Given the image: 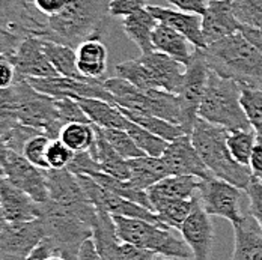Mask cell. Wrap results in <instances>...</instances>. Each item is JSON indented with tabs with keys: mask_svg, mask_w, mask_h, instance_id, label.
Returning a JSON list of instances; mask_svg holds the SVG:
<instances>
[{
	"mask_svg": "<svg viewBox=\"0 0 262 260\" xmlns=\"http://www.w3.org/2000/svg\"><path fill=\"white\" fill-rule=\"evenodd\" d=\"M36 134H44L42 131L36 130V128H32V127H27L25 124L18 122V125L15 128H12V131L8 134L5 143H6V148L12 152H17V154H23V149H25V145L27 143L29 138H32L33 135Z\"/></svg>",
	"mask_w": 262,
	"mask_h": 260,
	"instance_id": "cell-47",
	"label": "cell"
},
{
	"mask_svg": "<svg viewBox=\"0 0 262 260\" xmlns=\"http://www.w3.org/2000/svg\"><path fill=\"white\" fill-rule=\"evenodd\" d=\"M56 105L59 111V121L65 127L68 124H92L88 114L83 111L80 104L73 98H56Z\"/></svg>",
	"mask_w": 262,
	"mask_h": 260,
	"instance_id": "cell-45",
	"label": "cell"
},
{
	"mask_svg": "<svg viewBox=\"0 0 262 260\" xmlns=\"http://www.w3.org/2000/svg\"><path fill=\"white\" fill-rule=\"evenodd\" d=\"M79 260H104L97 251V247L92 238L83 242L79 251Z\"/></svg>",
	"mask_w": 262,
	"mask_h": 260,
	"instance_id": "cell-58",
	"label": "cell"
},
{
	"mask_svg": "<svg viewBox=\"0 0 262 260\" xmlns=\"http://www.w3.org/2000/svg\"><path fill=\"white\" fill-rule=\"evenodd\" d=\"M158 20L145 8L122 20V30L131 41L140 49L142 54L156 52L152 45V32L157 27Z\"/></svg>",
	"mask_w": 262,
	"mask_h": 260,
	"instance_id": "cell-29",
	"label": "cell"
},
{
	"mask_svg": "<svg viewBox=\"0 0 262 260\" xmlns=\"http://www.w3.org/2000/svg\"><path fill=\"white\" fill-rule=\"evenodd\" d=\"M116 77L124 78L140 89H160L157 81L154 80L152 74L146 68V65L139 59L134 60H124L115 66Z\"/></svg>",
	"mask_w": 262,
	"mask_h": 260,
	"instance_id": "cell-37",
	"label": "cell"
},
{
	"mask_svg": "<svg viewBox=\"0 0 262 260\" xmlns=\"http://www.w3.org/2000/svg\"><path fill=\"white\" fill-rule=\"evenodd\" d=\"M94 127L97 131V140H95L94 148L89 151V154L101 166V172H104L116 179H121V181H130L131 167L128 159L122 158L113 149V146L103 135L100 127H97V125H94Z\"/></svg>",
	"mask_w": 262,
	"mask_h": 260,
	"instance_id": "cell-27",
	"label": "cell"
},
{
	"mask_svg": "<svg viewBox=\"0 0 262 260\" xmlns=\"http://www.w3.org/2000/svg\"><path fill=\"white\" fill-rule=\"evenodd\" d=\"M112 218L121 241L143 250H149L156 254L193 259V253L188 245L184 241L175 238L169 227L158 226L142 218H131L122 215H112Z\"/></svg>",
	"mask_w": 262,
	"mask_h": 260,
	"instance_id": "cell-7",
	"label": "cell"
},
{
	"mask_svg": "<svg viewBox=\"0 0 262 260\" xmlns=\"http://www.w3.org/2000/svg\"><path fill=\"white\" fill-rule=\"evenodd\" d=\"M67 3L68 0H32L35 9L44 17H53L59 14L67 6Z\"/></svg>",
	"mask_w": 262,
	"mask_h": 260,
	"instance_id": "cell-54",
	"label": "cell"
},
{
	"mask_svg": "<svg viewBox=\"0 0 262 260\" xmlns=\"http://www.w3.org/2000/svg\"><path fill=\"white\" fill-rule=\"evenodd\" d=\"M67 169L74 175H91L94 172H101V166L92 158L88 151L76 152Z\"/></svg>",
	"mask_w": 262,
	"mask_h": 260,
	"instance_id": "cell-49",
	"label": "cell"
},
{
	"mask_svg": "<svg viewBox=\"0 0 262 260\" xmlns=\"http://www.w3.org/2000/svg\"><path fill=\"white\" fill-rule=\"evenodd\" d=\"M44 175L49 188V200L70 209L94 229L98 220V209L83 191L77 176L68 169H47Z\"/></svg>",
	"mask_w": 262,
	"mask_h": 260,
	"instance_id": "cell-8",
	"label": "cell"
},
{
	"mask_svg": "<svg viewBox=\"0 0 262 260\" xmlns=\"http://www.w3.org/2000/svg\"><path fill=\"white\" fill-rule=\"evenodd\" d=\"M76 152H73L62 140L56 138L52 140L47 149V162H49V169L54 170H60V169H67L68 164L71 162L73 156Z\"/></svg>",
	"mask_w": 262,
	"mask_h": 260,
	"instance_id": "cell-46",
	"label": "cell"
},
{
	"mask_svg": "<svg viewBox=\"0 0 262 260\" xmlns=\"http://www.w3.org/2000/svg\"><path fill=\"white\" fill-rule=\"evenodd\" d=\"M202 53L208 68L220 77L262 89V53L241 32L212 42Z\"/></svg>",
	"mask_w": 262,
	"mask_h": 260,
	"instance_id": "cell-2",
	"label": "cell"
},
{
	"mask_svg": "<svg viewBox=\"0 0 262 260\" xmlns=\"http://www.w3.org/2000/svg\"><path fill=\"white\" fill-rule=\"evenodd\" d=\"M226 141H228V148L232 158L238 164L249 167L250 156L256 145V132L253 130L229 131Z\"/></svg>",
	"mask_w": 262,
	"mask_h": 260,
	"instance_id": "cell-38",
	"label": "cell"
},
{
	"mask_svg": "<svg viewBox=\"0 0 262 260\" xmlns=\"http://www.w3.org/2000/svg\"><path fill=\"white\" fill-rule=\"evenodd\" d=\"M208 74L210 68L205 62L204 53L201 49H194L190 62L185 65L183 86L177 95L181 107V127L188 135L199 119V107L207 89Z\"/></svg>",
	"mask_w": 262,
	"mask_h": 260,
	"instance_id": "cell-10",
	"label": "cell"
},
{
	"mask_svg": "<svg viewBox=\"0 0 262 260\" xmlns=\"http://www.w3.org/2000/svg\"><path fill=\"white\" fill-rule=\"evenodd\" d=\"M77 68L88 78L101 80L107 69V49L101 39H88L76 49Z\"/></svg>",
	"mask_w": 262,
	"mask_h": 260,
	"instance_id": "cell-32",
	"label": "cell"
},
{
	"mask_svg": "<svg viewBox=\"0 0 262 260\" xmlns=\"http://www.w3.org/2000/svg\"><path fill=\"white\" fill-rule=\"evenodd\" d=\"M151 39H152V45L156 52L164 53L173 57L175 60L181 62L183 65H187L190 62L194 52L190 49V41L185 36L178 33L177 30H173L172 27L161 25V23H158L157 27L154 29Z\"/></svg>",
	"mask_w": 262,
	"mask_h": 260,
	"instance_id": "cell-30",
	"label": "cell"
},
{
	"mask_svg": "<svg viewBox=\"0 0 262 260\" xmlns=\"http://www.w3.org/2000/svg\"><path fill=\"white\" fill-rule=\"evenodd\" d=\"M241 105L256 137L262 138V90L241 84Z\"/></svg>",
	"mask_w": 262,
	"mask_h": 260,
	"instance_id": "cell-39",
	"label": "cell"
},
{
	"mask_svg": "<svg viewBox=\"0 0 262 260\" xmlns=\"http://www.w3.org/2000/svg\"><path fill=\"white\" fill-rule=\"evenodd\" d=\"M15 81H18V76L9 56L0 57V89L11 87Z\"/></svg>",
	"mask_w": 262,
	"mask_h": 260,
	"instance_id": "cell-53",
	"label": "cell"
},
{
	"mask_svg": "<svg viewBox=\"0 0 262 260\" xmlns=\"http://www.w3.org/2000/svg\"><path fill=\"white\" fill-rule=\"evenodd\" d=\"M18 119L14 113L11 111H0V162L3 166V162L6 161L9 149L6 148V137L8 134L12 131V128H15L18 125Z\"/></svg>",
	"mask_w": 262,
	"mask_h": 260,
	"instance_id": "cell-50",
	"label": "cell"
},
{
	"mask_svg": "<svg viewBox=\"0 0 262 260\" xmlns=\"http://www.w3.org/2000/svg\"><path fill=\"white\" fill-rule=\"evenodd\" d=\"M112 0H68L56 15L46 17L32 36L77 49L88 39L104 33Z\"/></svg>",
	"mask_w": 262,
	"mask_h": 260,
	"instance_id": "cell-1",
	"label": "cell"
},
{
	"mask_svg": "<svg viewBox=\"0 0 262 260\" xmlns=\"http://www.w3.org/2000/svg\"><path fill=\"white\" fill-rule=\"evenodd\" d=\"M104 87L119 107L152 114L170 124L181 125V107L175 93L163 89H140L121 77L104 80Z\"/></svg>",
	"mask_w": 262,
	"mask_h": 260,
	"instance_id": "cell-5",
	"label": "cell"
},
{
	"mask_svg": "<svg viewBox=\"0 0 262 260\" xmlns=\"http://www.w3.org/2000/svg\"><path fill=\"white\" fill-rule=\"evenodd\" d=\"M161 161L164 162L170 176H198L201 179L212 176L193 146L191 137L188 134L169 141L164 154L161 155Z\"/></svg>",
	"mask_w": 262,
	"mask_h": 260,
	"instance_id": "cell-16",
	"label": "cell"
},
{
	"mask_svg": "<svg viewBox=\"0 0 262 260\" xmlns=\"http://www.w3.org/2000/svg\"><path fill=\"white\" fill-rule=\"evenodd\" d=\"M244 191L249 197V214L255 218V221L262 229V182L253 178Z\"/></svg>",
	"mask_w": 262,
	"mask_h": 260,
	"instance_id": "cell-48",
	"label": "cell"
},
{
	"mask_svg": "<svg viewBox=\"0 0 262 260\" xmlns=\"http://www.w3.org/2000/svg\"><path fill=\"white\" fill-rule=\"evenodd\" d=\"M140 60L146 65V68L149 69L154 80L157 81L160 89L178 95L183 86L185 65L160 52L142 54Z\"/></svg>",
	"mask_w": 262,
	"mask_h": 260,
	"instance_id": "cell-24",
	"label": "cell"
},
{
	"mask_svg": "<svg viewBox=\"0 0 262 260\" xmlns=\"http://www.w3.org/2000/svg\"><path fill=\"white\" fill-rule=\"evenodd\" d=\"M234 239L231 260H262V229L250 214L234 224Z\"/></svg>",
	"mask_w": 262,
	"mask_h": 260,
	"instance_id": "cell-26",
	"label": "cell"
},
{
	"mask_svg": "<svg viewBox=\"0 0 262 260\" xmlns=\"http://www.w3.org/2000/svg\"><path fill=\"white\" fill-rule=\"evenodd\" d=\"M3 178H6V176H5V169H3V166H2V162H0V181H2Z\"/></svg>",
	"mask_w": 262,
	"mask_h": 260,
	"instance_id": "cell-62",
	"label": "cell"
},
{
	"mask_svg": "<svg viewBox=\"0 0 262 260\" xmlns=\"http://www.w3.org/2000/svg\"><path fill=\"white\" fill-rule=\"evenodd\" d=\"M244 38L253 44L259 52L262 53V27H249V26H241V30H239Z\"/></svg>",
	"mask_w": 262,
	"mask_h": 260,
	"instance_id": "cell-57",
	"label": "cell"
},
{
	"mask_svg": "<svg viewBox=\"0 0 262 260\" xmlns=\"http://www.w3.org/2000/svg\"><path fill=\"white\" fill-rule=\"evenodd\" d=\"M39 220L56 253L67 260H79L80 248L84 241L92 238L94 229L79 215L52 200L41 203Z\"/></svg>",
	"mask_w": 262,
	"mask_h": 260,
	"instance_id": "cell-6",
	"label": "cell"
},
{
	"mask_svg": "<svg viewBox=\"0 0 262 260\" xmlns=\"http://www.w3.org/2000/svg\"><path fill=\"white\" fill-rule=\"evenodd\" d=\"M198 199L211 217H222L234 224L241 223L246 215L243 214V190L232 183L226 182L220 178L210 176L207 179H201Z\"/></svg>",
	"mask_w": 262,
	"mask_h": 260,
	"instance_id": "cell-11",
	"label": "cell"
},
{
	"mask_svg": "<svg viewBox=\"0 0 262 260\" xmlns=\"http://www.w3.org/2000/svg\"><path fill=\"white\" fill-rule=\"evenodd\" d=\"M101 132L107 138V141L113 146V149L125 159H133L139 156L146 155L143 151L137 148L134 140L130 137V134L124 130H116V128H101Z\"/></svg>",
	"mask_w": 262,
	"mask_h": 260,
	"instance_id": "cell-42",
	"label": "cell"
},
{
	"mask_svg": "<svg viewBox=\"0 0 262 260\" xmlns=\"http://www.w3.org/2000/svg\"><path fill=\"white\" fill-rule=\"evenodd\" d=\"M6 224H8V221H6V218H5V214H3L2 206H0V234H2V232H3V229L6 227Z\"/></svg>",
	"mask_w": 262,
	"mask_h": 260,
	"instance_id": "cell-60",
	"label": "cell"
},
{
	"mask_svg": "<svg viewBox=\"0 0 262 260\" xmlns=\"http://www.w3.org/2000/svg\"><path fill=\"white\" fill-rule=\"evenodd\" d=\"M184 242L193 253V260H210L214 244V226L211 215L202 208L199 199L191 214L180 227Z\"/></svg>",
	"mask_w": 262,
	"mask_h": 260,
	"instance_id": "cell-19",
	"label": "cell"
},
{
	"mask_svg": "<svg viewBox=\"0 0 262 260\" xmlns=\"http://www.w3.org/2000/svg\"><path fill=\"white\" fill-rule=\"evenodd\" d=\"M148 0H112L108 6V14L112 17H128L131 14L145 9Z\"/></svg>",
	"mask_w": 262,
	"mask_h": 260,
	"instance_id": "cell-51",
	"label": "cell"
},
{
	"mask_svg": "<svg viewBox=\"0 0 262 260\" xmlns=\"http://www.w3.org/2000/svg\"><path fill=\"white\" fill-rule=\"evenodd\" d=\"M76 101L88 114L91 122L100 128H116L125 131L130 122V119L115 103H108L98 98H77Z\"/></svg>",
	"mask_w": 262,
	"mask_h": 260,
	"instance_id": "cell-28",
	"label": "cell"
},
{
	"mask_svg": "<svg viewBox=\"0 0 262 260\" xmlns=\"http://www.w3.org/2000/svg\"><path fill=\"white\" fill-rule=\"evenodd\" d=\"M199 117L228 131L252 130L241 105V84L210 69Z\"/></svg>",
	"mask_w": 262,
	"mask_h": 260,
	"instance_id": "cell-4",
	"label": "cell"
},
{
	"mask_svg": "<svg viewBox=\"0 0 262 260\" xmlns=\"http://www.w3.org/2000/svg\"><path fill=\"white\" fill-rule=\"evenodd\" d=\"M0 206L8 223L33 221L41 217V203L6 178L0 181Z\"/></svg>",
	"mask_w": 262,
	"mask_h": 260,
	"instance_id": "cell-21",
	"label": "cell"
},
{
	"mask_svg": "<svg viewBox=\"0 0 262 260\" xmlns=\"http://www.w3.org/2000/svg\"><path fill=\"white\" fill-rule=\"evenodd\" d=\"M89 176L94 178L105 190H108V191H112V193H115V194H118V196H121L124 199H128V200L140 205V206H145V208L152 210V206H151V202H149V197H148L146 191L136 190V188L130 186V183L127 182V181L116 179V178L107 175L104 172H94Z\"/></svg>",
	"mask_w": 262,
	"mask_h": 260,
	"instance_id": "cell-36",
	"label": "cell"
},
{
	"mask_svg": "<svg viewBox=\"0 0 262 260\" xmlns=\"http://www.w3.org/2000/svg\"><path fill=\"white\" fill-rule=\"evenodd\" d=\"M261 90H262V89H261Z\"/></svg>",
	"mask_w": 262,
	"mask_h": 260,
	"instance_id": "cell-64",
	"label": "cell"
},
{
	"mask_svg": "<svg viewBox=\"0 0 262 260\" xmlns=\"http://www.w3.org/2000/svg\"><path fill=\"white\" fill-rule=\"evenodd\" d=\"M236 20L243 26L262 27V0H231Z\"/></svg>",
	"mask_w": 262,
	"mask_h": 260,
	"instance_id": "cell-43",
	"label": "cell"
},
{
	"mask_svg": "<svg viewBox=\"0 0 262 260\" xmlns=\"http://www.w3.org/2000/svg\"><path fill=\"white\" fill-rule=\"evenodd\" d=\"M44 260H67L65 257H62V256H59V254H53L50 257H47V259Z\"/></svg>",
	"mask_w": 262,
	"mask_h": 260,
	"instance_id": "cell-61",
	"label": "cell"
},
{
	"mask_svg": "<svg viewBox=\"0 0 262 260\" xmlns=\"http://www.w3.org/2000/svg\"><path fill=\"white\" fill-rule=\"evenodd\" d=\"M151 260H193V259H181V257H172V256H164V254H156Z\"/></svg>",
	"mask_w": 262,
	"mask_h": 260,
	"instance_id": "cell-59",
	"label": "cell"
},
{
	"mask_svg": "<svg viewBox=\"0 0 262 260\" xmlns=\"http://www.w3.org/2000/svg\"><path fill=\"white\" fill-rule=\"evenodd\" d=\"M207 2H211V0H207Z\"/></svg>",
	"mask_w": 262,
	"mask_h": 260,
	"instance_id": "cell-63",
	"label": "cell"
},
{
	"mask_svg": "<svg viewBox=\"0 0 262 260\" xmlns=\"http://www.w3.org/2000/svg\"><path fill=\"white\" fill-rule=\"evenodd\" d=\"M92 239L97 251L104 260H151L156 256V253L149 250L121 241L112 215L103 210H98V220L94 226Z\"/></svg>",
	"mask_w": 262,
	"mask_h": 260,
	"instance_id": "cell-13",
	"label": "cell"
},
{
	"mask_svg": "<svg viewBox=\"0 0 262 260\" xmlns=\"http://www.w3.org/2000/svg\"><path fill=\"white\" fill-rule=\"evenodd\" d=\"M196 202H198V197L188 199V200H175L161 206L156 214L160 218V221L169 229H180L181 224L187 220V217L191 214Z\"/></svg>",
	"mask_w": 262,
	"mask_h": 260,
	"instance_id": "cell-41",
	"label": "cell"
},
{
	"mask_svg": "<svg viewBox=\"0 0 262 260\" xmlns=\"http://www.w3.org/2000/svg\"><path fill=\"white\" fill-rule=\"evenodd\" d=\"M50 141H52V138L47 137L46 134H36L27 140L21 155L25 156L27 161H30L33 166H36L42 170H47L49 169L47 149H49Z\"/></svg>",
	"mask_w": 262,
	"mask_h": 260,
	"instance_id": "cell-44",
	"label": "cell"
},
{
	"mask_svg": "<svg viewBox=\"0 0 262 260\" xmlns=\"http://www.w3.org/2000/svg\"><path fill=\"white\" fill-rule=\"evenodd\" d=\"M128 162L131 167V178L127 182L136 190L146 191L154 183L170 176L164 162L161 161V156L156 158V156L143 155L128 159Z\"/></svg>",
	"mask_w": 262,
	"mask_h": 260,
	"instance_id": "cell-31",
	"label": "cell"
},
{
	"mask_svg": "<svg viewBox=\"0 0 262 260\" xmlns=\"http://www.w3.org/2000/svg\"><path fill=\"white\" fill-rule=\"evenodd\" d=\"M59 140H62L73 152H83V151H91L95 145L97 140V131L94 124H68L65 125Z\"/></svg>",
	"mask_w": 262,
	"mask_h": 260,
	"instance_id": "cell-35",
	"label": "cell"
},
{
	"mask_svg": "<svg viewBox=\"0 0 262 260\" xmlns=\"http://www.w3.org/2000/svg\"><path fill=\"white\" fill-rule=\"evenodd\" d=\"M42 49L59 76L83 80V81H95L94 78H88L80 74L79 68H77L76 49L63 45V44L52 42V41H46V39H42Z\"/></svg>",
	"mask_w": 262,
	"mask_h": 260,
	"instance_id": "cell-33",
	"label": "cell"
},
{
	"mask_svg": "<svg viewBox=\"0 0 262 260\" xmlns=\"http://www.w3.org/2000/svg\"><path fill=\"white\" fill-rule=\"evenodd\" d=\"M15 114L21 124L42 131L52 140L59 138L63 128L59 121L56 98L38 92L27 80H21V98Z\"/></svg>",
	"mask_w": 262,
	"mask_h": 260,
	"instance_id": "cell-9",
	"label": "cell"
},
{
	"mask_svg": "<svg viewBox=\"0 0 262 260\" xmlns=\"http://www.w3.org/2000/svg\"><path fill=\"white\" fill-rule=\"evenodd\" d=\"M15 66L18 80L46 78L59 76L42 49V39L26 36L14 54L9 56Z\"/></svg>",
	"mask_w": 262,
	"mask_h": 260,
	"instance_id": "cell-18",
	"label": "cell"
},
{
	"mask_svg": "<svg viewBox=\"0 0 262 260\" xmlns=\"http://www.w3.org/2000/svg\"><path fill=\"white\" fill-rule=\"evenodd\" d=\"M30 3L32 0H0V27L25 38L32 36L41 21L30 14Z\"/></svg>",
	"mask_w": 262,
	"mask_h": 260,
	"instance_id": "cell-25",
	"label": "cell"
},
{
	"mask_svg": "<svg viewBox=\"0 0 262 260\" xmlns=\"http://www.w3.org/2000/svg\"><path fill=\"white\" fill-rule=\"evenodd\" d=\"M146 9L157 18L158 23L172 27L173 30L185 36L194 49H207L202 33V15L154 5H148Z\"/></svg>",
	"mask_w": 262,
	"mask_h": 260,
	"instance_id": "cell-22",
	"label": "cell"
},
{
	"mask_svg": "<svg viewBox=\"0 0 262 260\" xmlns=\"http://www.w3.org/2000/svg\"><path fill=\"white\" fill-rule=\"evenodd\" d=\"M249 169L252 172V176L262 182V138L259 137H256V145H255L252 156H250Z\"/></svg>",
	"mask_w": 262,
	"mask_h": 260,
	"instance_id": "cell-56",
	"label": "cell"
},
{
	"mask_svg": "<svg viewBox=\"0 0 262 260\" xmlns=\"http://www.w3.org/2000/svg\"><path fill=\"white\" fill-rule=\"evenodd\" d=\"M172 6H175L178 11L183 12H193V14H199L204 15V12L207 11V0H167Z\"/></svg>",
	"mask_w": 262,
	"mask_h": 260,
	"instance_id": "cell-55",
	"label": "cell"
},
{
	"mask_svg": "<svg viewBox=\"0 0 262 260\" xmlns=\"http://www.w3.org/2000/svg\"><path fill=\"white\" fill-rule=\"evenodd\" d=\"M5 176L17 188L27 193L38 203H46L49 200V188L44 170L33 166L25 156L9 151L6 161L3 162Z\"/></svg>",
	"mask_w": 262,
	"mask_h": 260,
	"instance_id": "cell-17",
	"label": "cell"
},
{
	"mask_svg": "<svg viewBox=\"0 0 262 260\" xmlns=\"http://www.w3.org/2000/svg\"><path fill=\"white\" fill-rule=\"evenodd\" d=\"M201 178L198 176H167L146 190L152 210L175 200H188L198 197Z\"/></svg>",
	"mask_w": 262,
	"mask_h": 260,
	"instance_id": "cell-23",
	"label": "cell"
},
{
	"mask_svg": "<svg viewBox=\"0 0 262 260\" xmlns=\"http://www.w3.org/2000/svg\"><path fill=\"white\" fill-rule=\"evenodd\" d=\"M23 39H25V36L0 27V57L14 54Z\"/></svg>",
	"mask_w": 262,
	"mask_h": 260,
	"instance_id": "cell-52",
	"label": "cell"
},
{
	"mask_svg": "<svg viewBox=\"0 0 262 260\" xmlns=\"http://www.w3.org/2000/svg\"><path fill=\"white\" fill-rule=\"evenodd\" d=\"M76 176L79 179L83 191L86 193V196L89 197L92 205L98 210L107 212L110 215H122V217H131V218H142V220L151 221V223L158 224V226H164L160 221L157 214L152 212L151 209L140 206V205L131 202L128 199H124V197H121V196L105 190L94 178H91L89 175H76ZM164 227H167V226H164Z\"/></svg>",
	"mask_w": 262,
	"mask_h": 260,
	"instance_id": "cell-12",
	"label": "cell"
},
{
	"mask_svg": "<svg viewBox=\"0 0 262 260\" xmlns=\"http://www.w3.org/2000/svg\"><path fill=\"white\" fill-rule=\"evenodd\" d=\"M228 134V130L199 117L190 137L212 176L246 190L253 176L249 167L238 164L232 158L226 141Z\"/></svg>",
	"mask_w": 262,
	"mask_h": 260,
	"instance_id": "cell-3",
	"label": "cell"
},
{
	"mask_svg": "<svg viewBox=\"0 0 262 260\" xmlns=\"http://www.w3.org/2000/svg\"><path fill=\"white\" fill-rule=\"evenodd\" d=\"M241 23L236 20L231 0H211L207 5V11L202 15V33L205 44L212 42L238 33Z\"/></svg>",
	"mask_w": 262,
	"mask_h": 260,
	"instance_id": "cell-20",
	"label": "cell"
},
{
	"mask_svg": "<svg viewBox=\"0 0 262 260\" xmlns=\"http://www.w3.org/2000/svg\"><path fill=\"white\" fill-rule=\"evenodd\" d=\"M27 81L38 92L50 95L53 98H98L113 103V97L104 87L103 80L83 81L76 78L54 76L46 78H27Z\"/></svg>",
	"mask_w": 262,
	"mask_h": 260,
	"instance_id": "cell-15",
	"label": "cell"
},
{
	"mask_svg": "<svg viewBox=\"0 0 262 260\" xmlns=\"http://www.w3.org/2000/svg\"><path fill=\"white\" fill-rule=\"evenodd\" d=\"M119 110L130 119L131 122L140 125L142 128H145L149 132L161 137L166 141H173L175 138H178V137H181V135L185 134L181 125L170 124V122H167V121H164L161 117H157V116L140 113V111H134V110H128V108H124V107H119Z\"/></svg>",
	"mask_w": 262,
	"mask_h": 260,
	"instance_id": "cell-34",
	"label": "cell"
},
{
	"mask_svg": "<svg viewBox=\"0 0 262 260\" xmlns=\"http://www.w3.org/2000/svg\"><path fill=\"white\" fill-rule=\"evenodd\" d=\"M125 131L130 134V137L134 140L137 148L149 156L160 158L164 154V151H166V148L169 145V141L163 140L161 137H158V135L149 132L148 130L142 128L140 125H137V124H134L131 121L128 122Z\"/></svg>",
	"mask_w": 262,
	"mask_h": 260,
	"instance_id": "cell-40",
	"label": "cell"
},
{
	"mask_svg": "<svg viewBox=\"0 0 262 260\" xmlns=\"http://www.w3.org/2000/svg\"><path fill=\"white\" fill-rule=\"evenodd\" d=\"M46 238L42 221L8 223L0 234V260H27Z\"/></svg>",
	"mask_w": 262,
	"mask_h": 260,
	"instance_id": "cell-14",
	"label": "cell"
}]
</instances>
